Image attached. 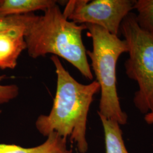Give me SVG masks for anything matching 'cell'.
Instances as JSON below:
<instances>
[{
    "label": "cell",
    "instance_id": "1",
    "mask_svg": "<svg viewBox=\"0 0 153 153\" xmlns=\"http://www.w3.org/2000/svg\"><path fill=\"white\" fill-rule=\"evenodd\" d=\"M51 59L57 75L56 95L49 114L39 116L35 126L44 136L55 131L65 138L69 137L76 144L79 153H86L88 113L100 86L97 81L86 85L78 82L66 70L58 57L52 56Z\"/></svg>",
    "mask_w": 153,
    "mask_h": 153
},
{
    "label": "cell",
    "instance_id": "2",
    "mask_svg": "<svg viewBox=\"0 0 153 153\" xmlns=\"http://www.w3.org/2000/svg\"><path fill=\"white\" fill-rule=\"evenodd\" d=\"M85 24L68 20L56 4L44 11V15L33 14L26 26L25 40L28 54L33 59L47 54L60 57L71 63L89 80L93 74L83 43L82 31Z\"/></svg>",
    "mask_w": 153,
    "mask_h": 153
},
{
    "label": "cell",
    "instance_id": "3",
    "mask_svg": "<svg viewBox=\"0 0 153 153\" xmlns=\"http://www.w3.org/2000/svg\"><path fill=\"white\" fill-rule=\"evenodd\" d=\"M88 35L93 41V50L86 53L91 61V66L100 86L101 97L98 114L126 125L128 115L121 107L117 91L116 66L124 53L128 52L126 40L111 34L97 25L85 24Z\"/></svg>",
    "mask_w": 153,
    "mask_h": 153
},
{
    "label": "cell",
    "instance_id": "4",
    "mask_svg": "<svg viewBox=\"0 0 153 153\" xmlns=\"http://www.w3.org/2000/svg\"><path fill=\"white\" fill-rule=\"evenodd\" d=\"M120 31L128 47L125 62L127 76L137 82L133 102L140 112H153V33L138 25L136 14L129 13L121 22Z\"/></svg>",
    "mask_w": 153,
    "mask_h": 153
},
{
    "label": "cell",
    "instance_id": "5",
    "mask_svg": "<svg viewBox=\"0 0 153 153\" xmlns=\"http://www.w3.org/2000/svg\"><path fill=\"white\" fill-rule=\"evenodd\" d=\"M134 0H71L62 12L76 24H90L118 36L121 22L134 9Z\"/></svg>",
    "mask_w": 153,
    "mask_h": 153
},
{
    "label": "cell",
    "instance_id": "6",
    "mask_svg": "<svg viewBox=\"0 0 153 153\" xmlns=\"http://www.w3.org/2000/svg\"><path fill=\"white\" fill-rule=\"evenodd\" d=\"M26 26H16L0 30V69H14L22 52L26 49Z\"/></svg>",
    "mask_w": 153,
    "mask_h": 153
},
{
    "label": "cell",
    "instance_id": "7",
    "mask_svg": "<svg viewBox=\"0 0 153 153\" xmlns=\"http://www.w3.org/2000/svg\"><path fill=\"white\" fill-rule=\"evenodd\" d=\"M45 142L33 148H25L12 144L0 143V153H73L68 149L66 138L53 131Z\"/></svg>",
    "mask_w": 153,
    "mask_h": 153
},
{
    "label": "cell",
    "instance_id": "8",
    "mask_svg": "<svg viewBox=\"0 0 153 153\" xmlns=\"http://www.w3.org/2000/svg\"><path fill=\"white\" fill-rule=\"evenodd\" d=\"M56 4L53 0H0V17L44 11Z\"/></svg>",
    "mask_w": 153,
    "mask_h": 153
},
{
    "label": "cell",
    "instance_id": "9",
    "mask_svg": "<svg viewBox=\"0 0 153 153\" xmlns=\"http://www.w3.org/2000/svg\"><path fill=\"white\" fill-rule=\"evenodd\" d=\"M103 127L106 153H129L123 138L120 124L98 114Z\"/></svg>",
    "mask_w": 153,
    "mask_h": 153
},
{
    "label": "cell",
    "instance_id": "10",
    "mask_svg": "<svg viewBox=\"0 0 153 153\" xmlns=\"http://www.w3.org/2000/svg\"><path fill=\"white\" fill-rule=\"evenodd\" d=\"M134 9L137 11L136 19L139 27L153 33V0H136Z\"/></svg>",
    "mask_w": 153,
    "mask_h": 153
},
{
    "label": "cell",
    "instance_id": "11",
    "mask_svg": "<svg viewBox=\"0 0 153 153\" xmlns=\"http://www.w3.org/2000/svg\"><path fill=\"white\" fill-rule=\"evenodd\" d=\"M33 13L23 15L8 16L0 18V30L16 26H26L32 18Z\"/></svg>",
    "mask_w": 153,
    "mask_h": 153
},
{
    "label": "cell",
    "instance_id": "12",
    "mask_svg": "<svg viewBox=\"0 0 153 153\" xmlns=\"http://www.w3.org/2000/svg\"><path fill=\"white\" fill-rule=\"evenodd\" d=\"M7 76L5 74L0 76V104L7 103L16 98L19 94V88L15 84L3 85L1 82Z\"/></svg>",
    "mask_w": 153,
    "mask_h": 153
},
{
    "label": "cell",
    "instance_id": "13",
    "mask_svg": "<svg viewBox=\"0 0 153 153\" xmlns=\"http://www.w3.org/2000/svg\"><path fill=\"white\" fill-rule=\"evenodd\" d=\"M144 119L148 124H153V112L146 114L144 117Z\"/></svg>",
    "mask_w": 153,
    "mask_h": 153
},
{
    "label": "cell",
    "instance_id": "14",
    "mask_svg": "<svg viewBox=\"0 0 153 153\" xmlns=\"http://www.w3.org/2000/svg\"><path fill=\"white\" fill-rule=\"evenodd\" d=\"M0 18H2V17H0Z\"/></svg>",
    "mask_w": 153,
    "mask_h": 153
},
{
    "label": "cell",
    "instance_id": "15",
    "mask_svg": "<svg viewBox=\"0 0 153 153\" xmlns=\"http://www.w3.org/2000/svg\"></svg>",
    "mask_w": 153,
    "mask_h": 153
}]
</instances>
